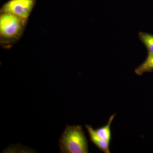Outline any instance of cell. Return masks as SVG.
Here are the masks:
<instances>
[{
  "instance_id": "obj_4",
  "label": "cell",
  "mask_w": 153,
  "mask_h": 153,
  "mask_svg": "<svg viewBox=\"0 0 153 153\" xmlns=\"http://www.w3.org/2000/svg\"><path fill=\"white\" fill-rule=\"evenodd\" d=\"M85 128L87 129L90 140L93 144L100 150L105 153H110V142L102 139L96 133L95 130L91 126L86 125Z\"/></svg>"
},
{
  "instance_id": "obj_6",
  "label": "cell",
  "mask_w": 153,
  "mask_h": 153,
  "mask_svg": "<svg viewBox=\"0 0 153 153\" xmlns=\"http://www.w3.org/2000/svg\"><path fill=\"white\" fill-rule=\"evenodd\" d=\"M153 71V53L148 52L147 57L144 62L135 69V73L141 76L144 73Z\"/></svg>"
},
{
  "instance_id": "obj_3",
  "label": "cell",
  "mask_w": 153,
  "mask_h": 153,
  "mask_svg": "<svg viewBox=\"0 0 153 153\" xmlns=\"http://www.w3.org/2000/svg\"><path fill=\"white\" fill-rule=\"evenodd\" d=\"M36 3V0H10L2 6L1 13L12 14L27 22Z\"/></svg>"
},
{
  "instance_id": "obj_1",
  "label": "cell",
  "mask_w": 153,
  "mask_h": 153,
  "mask_svg": "<svg viewBox=\"0 0 153 153\" xmlns=\"http://www.w3.org/2000/svg\"><path fill=\"white\" fill-rule=\"evenodd\" d=\"M27 22L12 15L1 13L0 40L4 48H10L22 36Z\"/></svg>"
},
{
  "instance_id": "obj_2",
  "label": "cell",
  "mask_w": 153,
  "mask_h": 153,
  "mask_svg": "<svg viewBox=\"0 0 153 153\" xmlns=\"http://www.w3.org/2000/svg\"><path fill=\"white\" fill-rule=\"evenodd\" d=\"M61 153H88V144L82 126H67L59 139Z\"/></svg>"
},
{
  "instance_id": "obj_5",
  "label": "cell",
  "mask_w": 153,
  "mask_h": 153,
  "mask_svg": "<svg viewBox=\"0 0 153 153\" xmlns=\"http://www.w3.org/2000/svg\"><path fill=\"white\" fill-rule=\"evenodd\" d=\"M116 114H112L110 117L107 123L105 126L99 128L95 130L96 133L102 139L108 141L110 142L111 139V126L114 119L115 116Z\"/></svg>"
},
{
  "instance_id": "obj_7",
  "label": "cell",
  "mask_w": 153,
  "mask_h": 153,
  "mask_svg": "<svg viewBox=\"0 0 153 153\" xmlns=\"http://www.w3.org/2000/svg\"><path fill=\"white\" fill-rule=\"evenodd\" d=\"M138 36L140 40L147 49L148 52L153 53V35L140 32Z\"/></svg>"
}]
</instances>
